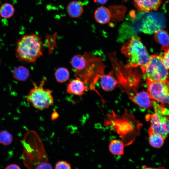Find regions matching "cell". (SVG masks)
I'll use <instances>...</instances> for the list:
<instances>
[{
  "label": "cell",
  "mask_w": 169,
  "mask_h": 169,
  "mask_svg": "<svg viewBox=\"0 0 169 169\" xmlns=\"http://www.w3.org/2000/svg\"><path fill=\"white\" fill-rule=\"evenodd\" d=\"M72 66L75 71V75L82 80L89 90L96 91V84L104 74L105 66L99 57L91 53L74 55L71 60Z\"/></svg>",
  "instance_id": "cell-1"
},
{
  "label": "cell",
  "mask_w": 169,
  "mask_h": 169,
  "mask_svg": "<svg viewBox=\"0 0 169 169\" xmlns=\"http://www.w3.org/2000/svg\"><path fill=\"white\" fill-rule=\"evenodd\" d=\"M122 53L128 58L126 66L130 68L140 66L142 70L150 59L145 47L140 38L136 36L132 37L124 43L121 48Z\"/></svg>",
  "instance_id": "cell-2"
},
{
  "label": "cell",
  "mask_w": 169,
  "mask_h": 169,
  "mask_svg": "<svg viewBox=\"0 0 169 169\" xmlns=\"http://www.w3.org/2000/svg\"><path fill=\"white\" fill-rule=\"evenodd\" d=\"M43 46L40 37L34 34L26 35L18 41L16 55L20 60L33 63L43 55Z\"/></svg>",
  "instance_id": "cell-3"
},
{
  "label": "cell",
  "mask_w": 169,
  "mask_h": 169,
  "mask_svg": "<svg viewBox=\"0 0 169 169\" xmlns=\"http://www.w3.org/2000/svg\"><path fill=\"white\" fill-rule=\"evenodd\" d=\"M152 106L154 113L146 115L145 119L150 122V127L153 131L161 135L165 140L169 134V110L154 100H152Z\"/></svg>",
  "instance_id": "cell-4"
},
{
  "label": "cell",
  "mask_w": 169,
  "mask_h": 169,
  "mask_svg": "<svg viewBox=\"0 0 169 169\" xmlns=\"http://www.w3.org/2000/svg\"><path fill=\"white\" fill-rule=\"evenodd\" d=\"M45 79H43L38 86H35L30 91L26 100L38 110L48 109L52 106L54 99L51 91L44 88Z\"/></svg>",
  "instance_id": "cell-5"
},
{
  "label": "cell",
  "mask_w": 169,
  "mask_h": 169,
  "mask_svg": "<svg viewBox=\"0 0 169 169\" xmlns=\"http://www.w3.org/2000/svg\"><path fill=\"white\" fill-rule=\"evenodd\" d=\"M150 59L142 70L145 78L155 81L169 82L168 68L160 55L150 56Z\"/></svg>",
  "instance_id": "cell-6"
},
{
  "label": "cell",
  "mask_w": 169,
  "mask_h": 169,
  "mask_svg": "<svg viewBox=\"0 0 169 169\" xmlns=\"http://www.w3.org/2000/svg\"><path fill=\"white\" fill-rule=\"evenodd\" d=\"M142 13L138 21V30L145 33L151 34L164 28L165 19L163 15L157 12Z\"/></svg>",
  "instance_id": "cell-7"
},
{
  "label": "cell",
  "mask_w": 169,
  "mask_h": 169,
  "mask_svg": "<svg viewBox=\"0 0 169 169\" xmlns=\"http://www.w3.org/2000/svg\"><path fill=\"white\" fill-rule=\"evenodd\" d=\"M118 66V67L116 66V68L118 83L129 93V95L135 93L140 81L139 75L136 73L132 72V70L130 69L131 68L126 65L125 66V70L124 65L123 68H121V65Z\"/></svg>",
  "instance_id": "cell-8"
},
{
  "label": "cell",
  "mask_w": 169,
  "mask_h": 169,
  "mask_svg": "<svg viewBox=\"0 0 169 169\" xmlns=\"http://www.w3.org/2000/svg\"><path fill=\"white\" fill-rule=\"evenodd\" d=\"M145 79L147 85V92L151 99L169 106V82L155 81Z\"/></svg>",
  "instance_id": "cell-9"
},
{
  "label": "cell",
  "mask_w": 169,
  "mask_h": 169,
  "mask_svg": "<svg viewBox=\"0 0 169 169\" xmlns=\"http://www.w3.org/2000/svg\"><path fill=\"white\" fill-rule=\"evenodd\" d=\"M129 98L134 103L141 108L149 109L152 106V100L148 92L143 90L129 95Z\"/></svg>",
  "instance_id": "cell-10"
},
{
  "label": "cell",
  "mask_w": 169,
  "mask_h": 169,
  "mask_svg": "<svg viewBox=\"0 0 169 169\" xmlns=\"http://www.w3.org/2000/svg\"><path fill=\"white\" fill-rule=\"evenodd\" d=\"M89 90L88 87L84 82L78 77L70 81L66 88L68 93L78 96L83 95Z\"/></svg>",
  "instance_id": "cell-11"
},
{
  "label": "cell",
  "mask_w": 169,
  "mask_h": 169,
  "mask_svg": "<svg viewBox=\"0 0 169 169\" xmlns=\"http://www.w3.org/2000/svg\"><path fill=\"white\" fill-rule=\"evenodd\" d=\"M162 0H134V4L138 10L148 12L156 10Z\"/></svg>",
  "instance_id": "cell-12"
},
{
  "label": "cell",
  "mask_w": 169,
  "mask_h": 169,
  "mask_svg": "<svg viewBox=\"0 0 169 169\" xmlns=\"http://www.w3.org/2000/svg\"><path fill=\"white\" fill-rule=\"evenodd\" d=\"M100 85L102 89L106 91H110L113 90L118 82L113 76L112 73L109 74H103L100 77Z\"/></svg>",
  "instance_id": "cell-13"
},
{
  "label": "cell",
  "mask_w": 169,
  "mask_h": 169,
  "mask_svg": "<svg viewBox=\"0 0 169 169\" xmlns=\"http://www.w3.org/2000/svg\"><path fill=\"white\" fill-rule=\"evenodd\" d=\"M83 7L81 3L77 1L70 2L67 7V11L69 16L74 18L80 17L83 12Z\"/></svg>",
  "instance_id": "cell-14"
},
{
  "label": "cell",
  "mask_w": 169,
  "mask_h": 169,
  "mask_svg": "<svg viewBox=\"0 0 169 169\" xmlns=\"http://www.w3.org/2000/svg\"><path fill=\"white\" fill-rule=\"evenodd\" d=\"M95 18L97 22L101 24L108 23L111 18V14L107 8L101 7L97 8L94 13Z\"/></svg>",
  "instance_id": "cell-15"
},
{
  "label": "cell",
  "mask_w": 169,
  "mask_h": 169,
  "mask_svg": "<svg viewBox=\"0 0 169 169\" xmlns=\"http://www.w3.org/2000/svg\"><path fill=\"white\" fill-rule=\"evenodd\" d=\"M156 41L161 46L162 50L165 51L169 49V35L166 31L162 29L155 33Z\"/></svg>",
  "instance_id": "cell-16"
},
{
  "label": "cell",
  "mask_w": 169,
  "mask_h": 169,
  "mask_svg": "<svg viewBox=\"0 0 169 169\" xmlns=\"http://www.w3.org/2000/svg\"><path fill=\"white\" fill-rule=\"evenodd\" d=\"M149 134V142L152 147L158 148L161 147L163 145L165 140L160 134L154 132L149 127L148 129Z\"/></svg>",
  "instance_id": "cell-17"
},
{
  "label": "cell",
  "mask_w": 169,
  "mask_h": 169,
  "mask_svg": "<svg viewBox=\"0 0 169 169\" xmlns=\"http://www.w3.org/2000/svg\"><path fill=\"white\" fill-rule=\"evenodd\" d=\"M109 150L110 152L114 155H122L124 153V143L120 140H113L110 142Z\"/></svg>",
  "instance_id": "cell-18"
},
{
  "label": "cell",
  "mask_w": 169,
  "mask_h": 169,
  "mask_svg": "<svg viewBox=\"0 0 169 169\" xmlns=\"http://www.w3.org/2000/svg\"><path fill=\"white\" fill-rule=\"evenodd\" d=\"M15 9L13 5L8 3L3 4L0 6V16L4 18H9L13 15Z\"/></svg>",
  "instance_id": "cell-19"
},
{
  "label": "cell",
  "mask_w": 169,
  "mask_h": 169,
  "mask_svg": "<svg viewBox=\"0 0 169 169\" xmlns=\"http://www.w3.org/2000/svg\"><path fill=\"white\" fill-rule=\"evenodd\" d=\"M69 72L67 69L64 67L58 68L55 73L56 80L59 83H62L67 81L69 79Z\"/></svg>",
  "instance_id": "cell-20"
},
{
  "label": "cell",
  "mask_w": 169,
  "mask_h": 169,
  "mask_svg": "<svg viewBox=\"0 0 169 169\" xmlns=\"http://www.w3.org/2000/svg\"><path fill=\"white\" fill-rule=\"evenodd\" d=\"M13 140L12 135L7 130L0 131V144L4 146L11 144Z\"/></svg>",
  "instance_id": "cell-21"
},
{
  "label": "cell",
  "mask_w": 169,
  "mask_h": 169,
  "mask_svg": "<svg viewBox=\"0 0 169 169\" xmlns=\"http://www.w3.org/2000/svg\"><path fill=\"white\" fill-rule=\"evenodd\" d=\"M15 77L20 80H25L29 75V72L24 67L18 68L15 71Z\"/></svg>",
  "instance_id": "cell-22"
},
{
  "label": "cell",
  "mask_w": 169,
  "mask_h": 169,
  "mask_svg": "<svg viewBox=\"0 0 169 169\" xmlns=\"http://www.w3.org/2000/svg\"><path fill=\"white\" fill-rule=\"evenodd\" d=\"M55 169H71L70 164L65 161H58L56 164Z\"/></svg>",
  "instance_id": "cell-23"
},
{
  "label": "cell",
  "mask_w": 169,
  "mask_h": 169,
  "mask_svg": "<svg viewBox=\"0 0 169 169\" xmlns=\"http://www.w3.org/2000/svg\"><path fill=\"white\" fill-rule=\"evenodd\" d=\"M162 59L166 66L169 69V49L165 51Z\"/></svg>",
  "instance_id": "cell-24"
},
{
  "label": "cell",
  "mask_w": 169,
  "mask_h": 169,
  "mask_svg": "<svg viewBox=\"0 0 169 169\" xmlns=\"http://www.w3.org/2000/svg\"><path fill=\"white\" fill-rule=\"evenodd\" d=\"M36 169H53V168L49 163L43 162L38 165Z\"/></svg>",
  "instance_id": "cell-25"
},
{
  "label": "cell",
  "mask_w": 169,
  "mask_h": 169,
  "mask_svg": "<svg viewBox=\"0 0 169 169\" xmlns=\"http://www.w3.org/2000/svg\"><path fill=\"white\" fill-rule=\"evenodd\" d=\"M5 169H21L20 167L16 164H11L8 166Z\"/></svg>",
  "instance_id": "cell-26"
},
{
  "label": "cell",
  "mask_w": 169,
  "mask_h": 169,
  "mask_svg": "<svg viewBox=\"0 0 169 169\" xmlns=\"http://www.w3.org/2000/svg\"><path fill=\"white\" fill-rule=\"evenodd\" d=\"M59 116L58 113L56 111H54L51 115V119L53 120H56Z\"/></svg>",
  "instance_id": "cell-27"
},
{
  "label": "cell",
  "mask_w": 169,
  "mask_h": 169,
  "mask_svg": "<svg viewBox=\"0 0 169 169\" xmlns=\"http://www.w3.org/2000/svg\"><path fill=\"white\" fill-rule=\"evenodd\" d=\"M142 169H166L163 166H160L158 167H148L146 166H143Z\"/></svg>",
  "instance_id": "cell-28"
},
{
  "label": "cell",
  "mask_w": 169,
  "mask_h": 169,
  "mask_svg": "<svg viewBox=\"0 0 169 169\" xmlns=\"http://www.w3.org/2000/svg\"><path fill=\"white\" fill-rule=\"evenodd\" d=\"M108 1V0H94L95 2L101 4H105Z\"/></svg>",
  "instance_id": "cell-29"
},
{
  "label": "cell",
  "mask_w": 169,
  "mask_h": 169,
  "mask_svg": "<svg viewBox=\"0 0 169 169\" xmlns=\"http://www.w3.org/2000/svg\"><path fill=\"white\" fill-rule=\"evenodd\" d=\"M168 89L169 90V82H168Z\"/></svg>",
  "instance_id": "cell-30"
}]
</instances>
